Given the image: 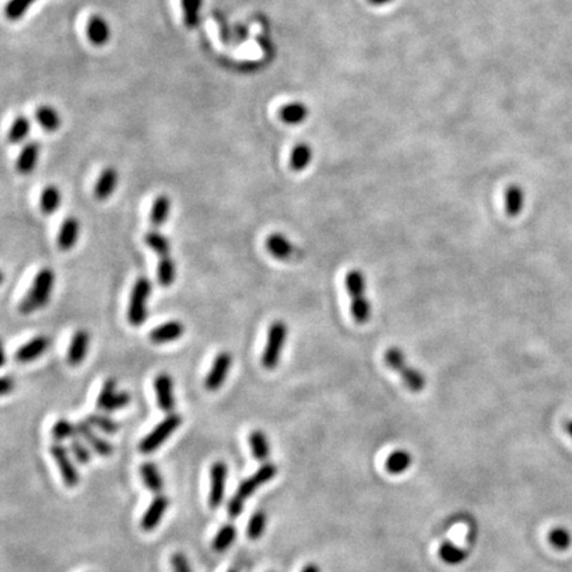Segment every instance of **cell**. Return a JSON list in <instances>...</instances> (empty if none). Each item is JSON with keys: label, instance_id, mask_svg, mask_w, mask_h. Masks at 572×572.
<instances>
[{"label": "cell", "instance_id": "1", "mask_svg": "<svg viewBox=\"0 0 572 572\" xmlns=\"http://www.w3.org/2000/svg\"><path fill=\"white\" fill-rule=\"evenodd\" d=\"M54 272L51 268H43L37 272L28 293L19 304V312L21 314H32L36 310L44 309L53 292Z\"/></svg>", "mask_w": 572, "mask_h": 572}, {"label": "cell", "instance_id": "2", "mask_svg": "<svg viewBox=\"0 0 572 572\" xmlns=\"http://www.w3.org/2000/svg\"><path fill=\"white\" fill-rule=\"evenodd\" d=\"M277 474V467L265 463L256 473H253L251 477L244 480L243 483L237 487L236 494L231 498L228 503V516L231 518H237L244 510L245 501L260 487L261 485L269 483L273 480Z\"/></svg>", "mask_w": 572, "mask_h": 572}, {"label": "cell", "instance_id": "3", "mask_svg": "<svg viewBox=\"0 0 572 572\" xmlns=\"http://www.w3.org/2000/svg\"><path fill=\"white\" fill-rule=\"evenodd\" d=\"M384 362L399 375L405 387L412 392H420L425 388V375L419 368L408 363L405 352L399 347H390L384 354Z\"/></svg>", "mask_w": 572, "mask_h": 572}, {"label": "cell", "instance_id": "4", "mask_svg": "<svg viewBox=\"0 0 572 572\" xmlns=\"http://www.w3.org/2000/svg\"><path fill=\"white\" fill-rule=\"evenodd\" d=\"M347 293L351 298V313L354 319L364 325L371 318V304L366 295V277L364 273L359 269L350 271L345 278Z\"/></svg>", "mask_w": 572, "mask_h": 572}, {"label": "cell", "instance_id": "5", "mask_svg": "<svg viewBox=\"0 0 572 572\" xmlns=\"http://www.w3.org/2000/svg\"><path fill=\"white\" fill-rule=\"evenodd\" d=\"M288 335H289V328L281 319L275 321L269 326L266 345L264 347V351L261 355V364L264 368L269 371L277 368L284 347L288 341Z\"/></svg>", "mask_w": 572, "mask_h": 572}, {"label": "cell", "instance_id": "6", "mask_svg": "<svg viewBox=\"0 0 572 572\" xmlns=\"http://www.w3.org/2000/svg\"><path fill=\"white\" fill-rule=\"evenodd\" d=\"M153 290V284L147 277L136 279L127 306V321L131 326H140L147 319V302Z\"/></svg>", "mask_w": 572, "mask_h": 572}, {"label": "cell", "instance_id": "7", "mask_svg": "<svg viewBox=\"0 0 572 572\" xmlns=\"http://www.w3.org/2000/svg\"><path fill=\"white\" fill-rule=\"evenodd\" d=\"M183 419L179 414L171 412L165 417L156 428L146 434L139 443V451L143 454H150L162 447V444L180 427Z\"/></svg>", "mask_w": 572, "mask_h": 572}, {"label": "cell", "instance_id": "8", "mask_svg": "<svg viewBox=\"0 0 572 572\" xmlns=\"http://www.w3.org/2000/svg\"><path fill=\"white\" fill-rule=\"evenodd\" d=\"M131 400V396L126 391L117 390V381L109 378L104 381L103 388L97 396V408L104 412H114L126 407Z\"/></svg>", "mask_w": 572, "mask_h": 572}, {"label": "cell", "instance_id": "9", "mask_svg": "<svg viewBox=\"0 0 572 572\" xmlns=\"http://www.w3.org/2000/svg\"><path fill=\"white\" fill-rule=\"evenodd\" d=\"M51 456H52L54 463L57 464V468L60 470L63 483L68 487H76L80 483V473L76 468L72 457H70V451L65 445H63L61 443H54L50 448Z\"/></svg>", "mask_w": 572, "mask_h": 572}, {"label": "cell", "instance_id": "10", "mask_svg": "<svg viewBox=\"0 0 572 572\" xmlns=\"http://www.w3.org/2000/svg\"><path fill=\"white\" fill-rule=\"evenodd\" d=\"M226 477L228 468L226 463L216 461L209 469V503L211 509H218L226 497Z\"/></svg>", "mask_w": 572, "mask_h": 572}, {"label": "cell", "instance_id": "11", "mask_svg": "<svg viewBox=\"0 0 572 572\" xmlns=\"http://www.w3.org/2000/svg\"><path fill=\"white\" fill-rule=\"evenodd\" d=\"M231 366H232V355L228 351H222L215 357L213 363L211 366L206 381H204V385L209 391L211 392L218 391L226 383Z\"/></svg>", "mask_w": 572, "mask_h": 572}, {"label": "cell", "instance_id": "12", "mask_svg": "<svg viewBox=\"0 0 572 572\" xmlns=\"http://www.w3.org/2000/svg\"><path fill=\"white\" fill-rule=\"evenodd\" d=\"M77 428V434L87 443V445L96 452L98 456L101 457H110L114 452V448L112 445V443H109L106 438L101 437L100 434H97L93 427L87 423V420L84 421H78L76 424Z\"/></svg>", "mask_w": 572, "mask_h": 572}, {"label": "cell", "instance_id": "13", "mask_svg": "<svg viewBox=\"0 0 572 572\" xmlns=\"http://www.w3.org/2000/svg\"><path fill=\"white\" fill-rule=\"evenodd\" d=\"M154 390L158 407L163 412L171 414L175 408L173 378L167 372L158 374L154 379Z\"/></svg>", "mask_w": 572, "mask_h": 572}, {"label": "cell", "instance_id": "14", "mask_svg": "<svg viewBox=\"0 0 572 572\" xmlns=\"http://www.w3.org/2000/svg\"><path fill=\"white\" fill-rule=\"evenodd\" d=\"M51 346V339L45 335H36L27 343L19 347L15 352V359L19 363H31L40 358Z\"/></svg>", "mask_w": 572, "mask_h": 572}, {"label": "cell", "instance_id": "15", "mask_svg": "<svg viewBox=\"0 0 572 572\" xmlns=\"http://www.w3.org/2000/svg\"><path fill=\"white\" fill-rule=\"evenodd\" d=\"M184 334V325L180 321L171 319L162 325H158L154 329L150 331L149 338L156 345H165L175 342L179 338H182Z\"/></svg>", "mask_w": 572, "mask_h": 572}, {"label": "cell", "instance_id": "16", "mask_svg": "<svg viewBox=\"0 0 572 572\" xmlns=\"http://www.w3.org/2000/svg\"><path fill=\"white\" fill-rule=\"evenodd\" d=\"M169 503H170L169 498L166 496H162V494L156 496L140 520V527L143 531L150 533L156 530L169 507Z\"/></svg>", "mask_w": 572, "mask_h": 572}, {"label": "cell", "instance_id": "17", "mask_svg": "<svg viewBox=\"0 0 572 572\" xmlns=\"http://www.w3.org/2000/svg\"><path fill=\"white\" fill-rule=\"evenodd\" d=\"M90 345V335L85 329H78L74 331L70 339V348L67 354V359L70 366H80L85 361L87 350Z\"/></svg>", "mask_w": 572, "mask_h": 572}, {"label": "cell", "instance_id": "18", "mask_svg": "<svg viewBox=\"0 0 572 572\" xmlns=\"http://www.w3.org/2000/svg\"><path fill=\"white\" fill-rule=\"evenodd\" d=\"M265 246L268 252L277 260H289L297 252L293 243L282 233H272L266 237Z\"/></svg>", "mask_w": 572, "mask_h": 572}, {"label": "cell", "instance_id": "19", "mask_svg": "<svg viewBox=\"0 0 572 572\" xmlns=\"http://www.w3.org/2000/svg\"><path fill=\"white\" fill-rule=\"evenodd\" d=\"M80 222L74 216H68L63 220L59 235H57V245L61 251H70L78 242L80 237Z\"/></svg>", "mask_w": 572, "mask_h": 572}, {"label": "cell", "instance_id": "20", "mask_svg": "<svg viewBox=\"0 0 572 572\" xmlns=\"http://www.w3.org/2000/svg\"><path fill=\"white\" fill-rule=\"evenodd\" d=\"M118 184V173L114 167H106L94 186V196L98 200L109 199Z\"/></svg>", "mask_w": 572, "mask_h": 572}, {"label": "cell", "instance_id": "21", "mask_svg": "<svg viewBox=\"0 0 572 572\" xmlns=\"http://www.w3.org/2000/svg\"><path fill=\"white\" fill-rule=\"evenodd\" d=\"M40 156V145L37 142L27 143L18 156L17 170L21 175H28L35 170Z\"/></svg>", "mask_w": 572, "mask_h": 572}, {"label": "cell", "instance_id": "22", "mask_svg": "<svg viewBox=\"0 0 572 572\" xmlns=\"http://www.w3.org/2000/svg\"><path fill=\"white\" fill-rule=\"evenodd\" d=\"M87 37L94 45H104L110 39V27L101 17H93L87 24Z\"/></svg>", "mask_w": 572, "mask_h": 572}, {"label": "cell", "instance_id": "23", "mask_svg": "<svg viewBox=\"0 0 572 572\" xmlns=\"http://www.w3.org/2000/svg\"><path fill=\"white\" fill-rule=\"evenodd\" d=\"M139 473L142 477V481L145 486L147 487V490L156 493V494H160L163 490V478L159 473V470L156 468V464L151 461L143 463L139 468Z\"/></svg>", "mask_w": 572, "mask_h": 572}, {"label": "cell", "instance_id": "24", "mask_svg": "<svg viewBox=\"0 0 572 572\" xmlns=\"http://www.w3.org/2000/svg\"><path fill=\"white\" fill-rule=\"evenodd\" d=\"M171 211V200L167 195H158L153 203L150 212V223L154 228H160L163 226L170 215Z\"/></svg>", "mask_w": 572, "mask_h": 572}, {"label": "cell", "instance_id": "25", "mask_svg": "<svg viewBox=\"0 0 572 572\" xmlns=\"http://www.w3.org/2000/svg\"><path fill=\"white\" fill-rule=\"evenodd\" d=\"M309 116V109L304 103L295 101L286 104L279 112L281 120L288 125H298L302 123Z\"/></svg>", "mask_w": 572, "mask_h": 572}, {"label": "cell", "instance_id": "26", "mask_svg": "<svg viewBox=\"0 0 572 572\" xmlns=\"http://www.w3.org/2000/svg\"><path fill=\"white\" fill-rule=\"evenodd\" d=\"M249 447L253 457L257 461L265 463L269 458L271 454V447L266 434L260 430H255L249 434Z\"/></svg>", "mask_w": 572, "mask_h": 572}, {"label": "cell", "instance_id": "27", "mask_svg": "<svg viewBox=\"0 0 572 572\" xmlns=\"http://www.w3.org/2000/svg\"><path fill=\"white\" fill-rule=\"evenodd\" d=\"M176 278V266L171 256L160 257L156 266V279L160 286L170 288Z\"/></svg>", "mask_w": 572, "mask_h": 572}, {"label": "cell", "instance_id": "28", "mask_svg": "<svg viewBox=\"0 0 572 572\" xmlns=\"http://www.w3.org/2000/svg\"><path fill=\"white\" fill-rule=\"evenodd\" d=\"M313 159V149L309 143L301 142L295 145L292 154H290V167L295 171H304Z\"/></svg>", "mask_w": 572, "mask_h": 572}, {"label": "cell", "instance_id": "29", "mask_svg": "<svg viewBox=\"0 0 572 572\" xmlns=\"http://www.w3.org/2000/svg\"><path fill=\"white\" fill-rule=\"evenodd\" d=\"M523 202H525V196H523V191L520 186L513 184L509 186L505 192V209H506V213L511 218L518 216L520 211L523 209Z\"/></svg>", "mask_w": 572, "mask_h": 572}, {"label": "cell", "instance_id": "30", "mask_svg": "<svg viewBox=\"0 0 572 572\" xmlns=\"http://www.w3.org/2000/svg\"><path fill=\"white\" fill-rule=\"evenodd\" d=\"M61 206V192L60 190L50 184L44 187L40 195V209L45 215H53Z\"/></svg>", "mask_w": 572, "mask_h": 572}, {"label": "cell", "instance_id": "31", "mask_svg": "<svg viewBox=\"0 0 572 572\" xmlns=\"http://www.w3.org/2000/svg\"><path fill=\"white\" fill-rule=\"evenodd\" d=\"M145 244L153 251L156 252L159 257H165V256H170L171 252V243L170 240L160 233L159 231H150L145 235Z\"/></svg>", "mask_w": 572, "mask_h": 572}, {"label": "cell", "instance_id": "32", "mask_svg": "<svg viewBox=\"0 0 572 572\" xmlns=\"http://www.w3.org/2000/svg\"><path fill=\"white\" fill-rule=\"evenodd\" d=\"M237 537V529L235 525H224L220 527V530L216 533V536L212 540V549L216 553H223L226 549L232 546L235 539Z\"/></svg>", "mask_w": 572, "mask_h": 572}, {"label": "cell", "instance_id": "33", "mask_svg": "<svg viewBox=\"0 0 572 572\" xmlns=\"http://www.w3.org/2000/svg\"><path fill=\"white\" fill-rule=\"evenodd\" d=\"M412 457L407 451H395L390 454L385 463V468L392 474H399L410 468Z\"/></svg>", "mask_w": 572, "mask_h": 572}, {"label": "cell", "instance_id": "34", "mask_svg": "<svg viewBox=\"0 0 572 572\" xmlns=\"http://www.w3.org/2000/svg\"><path fill=\"white\" fill-rule=\"evenodd\" d=\"M36 120L47 131H56L60 127V116L51 106H41L36 113Z\"/></svg>", "mask_w": 572, "mask_h": 572}, {"label": "cell", "instance_id": "35", "mask_svg": "<svg viewBox=\"0 0 572 572\" xmlns=\"http://www.w3.org/2000/svg\"><path fill=\"white\" fill-rule=\"evenodd\" d=\"M202 6H203V0H182L184 24L189 30H193L199 25Z\"/></svg>", "mask_w": 572, "mask_h": 572}, {"label": "cell", "instance_id": "36", "mask_svg": "<svg viewBox=\"0 0 572 572\" xmlns=\"http://www.w3.org/2000/svg\"><path fill=\"white\" fill-rule=\"evenodd\" d=\"M87 421L93 428H97L105 434H117L118 430H120V424L116 420H113L112 417L104 415V414H96V412L89 414L87 416Z\"/></svg>", "mask_w": 572, "mask_h": 572}, {"label": "cell", "instance_id": "37", "mask_svg": "<svg viewBox=\"0 0 572 572\" xmlns=\"http://www.w3.org/2000/svg\"><path fill=\"white\" fill-rule=\"evenodd\" d=\"M51 436L53 440H56V443H61V441L73 438L77 436L76 424H72L67 419H59L52 425Z\"/></svg>", "mask_w": 572, "mask_h": 572}, {"label": "cell", "instance_id": "38", "mask_svg": "<svg viewBox=\"0 0 572 572\" xmlns=\"http://www.w3.org/2000/svg\"><path fill=\"white\" fill-rule=\"evenodd\" d=\"M438 554H440V558L448 564H460L468 558V553L465 550L456 547L449 542H445L441 544Z\"/></svg>", "mask_w": 572, "mask_h": 572}, {"label": "cell", "instance_id": "39", "mask_svg": "<svg viewBox=\"0 0 572 572\" xmlns=\"http://www.w3.org/2000/svg\"><path fill=\"white\" fill-rule=\"evenodd\" d=\"M265 527H266V514L262 510H259L252 514L251 520L248 522L246 536L252 540H257L264 534Z\"/></svg>", "mask_w": 572, "mask_h": 572}, {"label": "cell", "instance_id": "40", "mask_svg": "<svg viewBox=\"0 0 572 572\" xmlns=\"http://www.w3.org/2000/svg\"><path fill=\"white\" fill-rule=\"evenodd\" d=\"M30 129H31V123L28 121V118H25L24 116L18 117L8 133V140L11 143H20L23 142L25 137L30 134Z\"/></svg>", "mask_w": 572, "mask_h": 572}, {"label": "cell", "instance_id": "41", "mask_svg": "<svg viewBox=\"0 0 572 572\" xmlns=\"http://www.w3.org/2000/svg\"><path fill=\"white\" fill-rule=\"evenodd\" d=\"M70 453L80 464H89L92 460V452L89 449L87 443L77 434L76 437L70 438Z\"/></svg>", "mask_w": 572, "mask_h": 572}, {"label": "cell", "instance_id": "42", "mask_svg": "<svg viewBox=\"0 0 572 572\" xmlns=\"http://www.w3.org/2000/svg\"><path fill=\"white\" fill-rule=\"evenodd\" d=\"M549 540L556 550L564 551L572 544L571 533L566 527H555L549 534Z\"/></svg>", "mask_w": 572, "mask_h": 572}, {"label": "cell", "instance_id": "43", "mask_svg": "<svg viewBox=\"0 0 572 572\" xmlns=\"http://www.w3.org/2000/svg\"><path fill=\"white\" fill-rule=\"evenodd\" d=\"M36 0H10L6 6V15L10 20H18L25 15Z\"/></svg>", "mask_w": 572, "mask_h": 572}, {"label": "cell", "instance_id": "44", "mask_svg": "<svg viewBox=\"0 0 572 572\" xmlns=\"http://www.w3.org/2000/svg\"><path fill=\"white\" fill-rule=\"evenodd\" d=\"M171 566H173V572H193L191 569L189 559L182 553H175L171 556Z\"/></svg>", "mask_w": 572, "mask_h": 572}, {"label": "cell", "instance_id": "45", "mask_svg": "<svg viewBox=\"0 0 572 572\" xmlns=\"http://www.w3.org/2000/svg\"><path fill=\"white\" fill-rule=\"evenodd\" d=\"M14 387H15V383H14L12 378H10V377H3L1 378V383H0L1 395H8L10 392H12Z\"/></svg>", "mask_w": 572, "mask_h": 572}, {"label": "cell", "instance_id": "46", "mask_svg": "<svg viewBox=\"0 0 572 572\" xmlns=\"http://www.w3.org/2000/svg\"><path fill=\"white\" fill-rule=\"evenodd\" d=\"M302 572H321V571H319V567H318V566H315V564H313V563H310V564H308V566H305V567H304V570H302Z\"/></svg>", "mask_w": 572, "mask_h": 572}, {"label": "cell", "instance_id": "47", "mask_svg": "<svg viewBox=\"0 0 572 572\" xmlns=\"http://www.w3.org/2000/svg\"><path fill=\"white\" fill-rule=\"evenodd\" d=\"M371 4H375V6H384V4H388V3H391V1H394V0H368Z\"/></svg>", "mask_w": 572, "mask_h": 572}, {"label": "cell", "instance_id": "48", "mask_svg": "<svg viewBox=\"0 0 572 572\" xmlns=\"http://www.w3.org/2000/svg\"><path fill=\"white\" fill-rule=\"evenodd\" d=\"M567 431H569V434H571L572 437V421L571 423H569V425H567Z\"/></svg>", "mask_w": 572, "mask_h": 572}, {"label": "cell", "instance_id": "49", "mask_svg": "<svg viewBox=\"0 0 572 572\" xmlns=\"http://www.w3.org/2000/svg\"><path fill=\"white\" fill-rule=\"evenodd\" d=\"M228 572H236V571H228Z\"/></svg>", "mask_w": 572, "mask_h": 572}]
</instances>
